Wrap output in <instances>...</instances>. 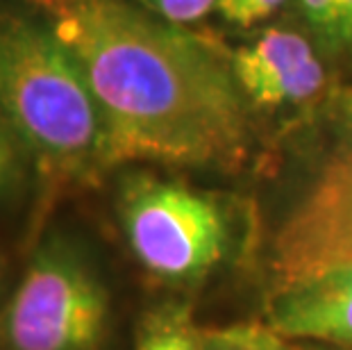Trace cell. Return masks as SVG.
Returning a JSON list of instances; mask_svg holds the SVG:
<instances>
[{
    "instance_id": "obj_9",
    "label": "cell",
    "mask_w": 352,
    "mask_h": 350,
    "mask_svg": "<svg viewBox=\"0 0 352 350\" xmlns=\"http://www.w3.org/2000/svg\"><path fill=\"white\" fill-rule=\"evenodd\" d=\"M207 350H302L291 339L277 334L271 325L236 323L205 330Z\"/></svg>"
},
{
    "instance_id": "obj_5",
    "label": "cell",
    "mask_w": 352,
    "mask_h": 350,
    "mask_svg": "<svg viewBox=\"0 0 352 350\" xmlns=\"http://www.w3.org/2000/svg\"><path fill=\"white\" fill-rule=\"evenodd\" d=\"M275 289L352 266V141L318 168L277 230L271 257Z\"/></svg>"
},
{
    "instance_id": "obj_12",
    "label": "cell",
    "mask_w": 352,
    "mask_h": 350,
    "mask_svg": "<svg viewBox=\"0 0 352 350\" xmlns=\"http://www.w3.org/2000/svg\"><path fill=\"white\" fill-rule=\"evenodd\" d=\"M137 3L144 10L155 14L157 19L186 28L191 23H198L207 14L216 12L219 0H137Z\"/></svg>"
},
{
    "instance_id": "obj_1",
    "label": "cell",
    "mask_w": 352,
    "mask_h": 350,
    "mask_svg": "<svg viewBox=\"0 0 352 350\" xmlns=\"http://www.w3.org/2000/svg\"><path fill=\"white\" fill-rule=\"evenodd\" d=\"M71 50L98 102L104 171L132 162L236 168L245 96L230 62L134 0H25Z\"/></svg>"
},
{
    "instance_id": "obj_14",
    "label": "cell",
    "mask_w": 352,
    "mask_h": 350,
    "mask_svg": "<svg viewBox=\"0 0 352 350\" xmlns=\"http://www.w3.org/2000/svg\"><path fill=\"white\" fill-rule=\"evenodd\" d=\"M323 109L325 118L343 137V141H352V85L329 89Z\"/></svg>"
},
{
    "instance_id": "obj_2",
    "label": "cell",
    "mask_w": 352,
    "mask_h": 350,
    "mask_svg": "<svg viewBox=\"0 0 352 350\" xmlns=\"http://www.w3.org/2000/svg\"><path fill=\"white\" fill-rule=\"evenodd\" d=\"M0 114L48 187L104 171L102 116L91 87L30 7L0 12Z\"/></svg>"
},
{
    "instance_id": "obj_4",
    "label": "cell",
    "mask_w": 352,
    "mask_h": 350,
    "mask_svg": "<svg viewBox=\"0 0 352 350\" xmlns=\"http://www.w3.org/2000/svg\"><path fill=\"white\" fill-rule=\"evenodd\" d=\"M118 214L132 252L164 280H196L226 255L228 219L212 196L137 173L123 182Z\"/></svg>"
},
{
    "instance_id": "obj_7",
    "label": "cell",
    "mask_w": 352,
    "mask_h": 350,
    "mask_svg": "<svg viewBox=\"0 0 352 350\" xmlns=\"http://www.w3.org/2000/svg\"><path fill=\"white\" fill-rule=\"evenodd\" d=\"M268 325L287 339L352 348V266L275 289Z\"/></svg>"
},
{
    "instance_id": "obj_8",
    "label": "cell",
    "mask_w": 352,
    "mask_h": 350,
    "mask_svg": "<svg viewBox=\"0 0 352 350\" xmlns=\"http://www.w3.org/2000/svg\"><path fill=\"white\" fill-rule=\"evenodd\" d=\"M137 350H207V339L186 305H162L141 321Z\"/></svg>"
},
{
    "instance_id": "obj_6",
    "label": "cell",
    "mask_w": 352,
    "mask_h": 350,
    "mask_svg": "<svg viewBox=\"0 0 352 350\" xmlns=\"http://www.w3.org/2000/svg\"><path fill=\"white\" fill-rule=\"evenodd\" d=\"M228 62L245 100L257 107L305 105L327 87L323 57L298 30L268 28L232 50Z\"/></svg>"
},
{
    "instance_id": "obj_13",
    "label": "cell",
    "mask_w": 352,
    "mask_h": 350,
    "mask_svg": "<svg viewBox=\"0 0 352 350\" xmlns=\"http://www.w3.org/2000/svg\"><path fill=\"white\" fill-rule=\"evenodd\" d=\"M25 153L12 135L5 116L0 114V198L7 196L21 180Z\"/></svg>"
},
{
    "instance_id": "obj_11",
    "label": "cell",
    "mask_w": 352,
    "mask_h": 350,
    "mask_svg": "<svg viewBox=\"0 0 352 350\" xmlns=\"http://www.w3.org/2000/svg\"><path fill=\"white\" fill-rule=\"evenodd\" d=\"M284 5H287V0H219L216 14L221 17L223 23L245 30L271 19Z\"/></svg>"
},
{
    "instance_id": "obj_15",
    "label": "cell",
    "mask_w": 352,
    "mask_h": 350,
    "mask_svg": "<svg viewBox=\"0 0 352 350\" xmlns=\"http://www.w3.org/2000/svg\"><path fill=\"white\" fill-rule=\"evenodd\" d=\"M343 17V59L352 62V0H339Z\"/></svg>"
},
{
    "instance_id": "obj_10",
    "label": "cell",
    "mask_w": 352,
    "mask_h": 350,
    "mask_svg": "<svg viewBox=\"0 0 352 350\" xmlns=\"http://www.w3.org/2000/svg\"><path fill=\"white\" fill-rule=\"evenodd\" d=\"M298 10L318 48L343 59V17L339 0H298Z\"/></svg>"
},
{
    "instance_id": "obj_3",
    "label": "cell",
    "mask_w": 352,
    "mask_h": 350,
    "mask_svg": "<svg viewBox=\"0 0 352 350\" xmlns=\"http://www.w3.org/2000/svg\"><path fill=\"white\" fill-rule=\"evenodd\" d=\"M109 327V294L73 245L36 252L0 311L10 350H100Z\"/></svg>"
}]
</instances>
